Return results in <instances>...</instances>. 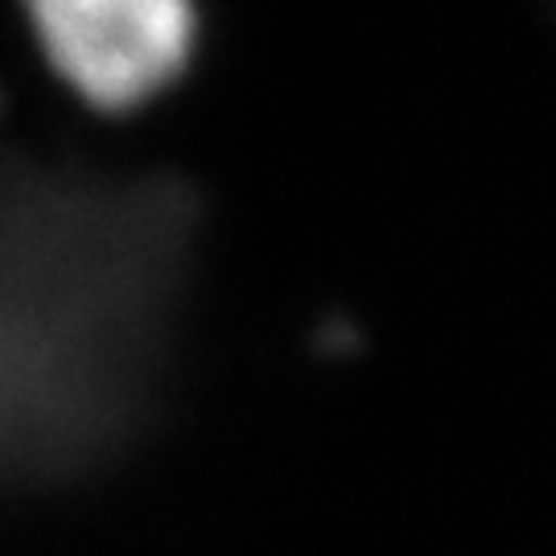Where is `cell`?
Returning <instances> with one entry per match:
<instances>
[{
  "mask_svg": "<svg viewBox=\"0 0 556 556\" xmlns=\"http://www.w3.org/2000/svg\"><path fill=\"white\" fill-rule=\"evenodd\" d=\"M199 231L178 174L0 161V498L75 486L144 433Z\"/></svg>",
  "mask_w": 556,
  "mask_h": 556,
  "instance_id": "1",
  "label": "cell"
},
{
  "mask_svg": "<svg viewBox=\"0 0 556 556\" xmlns=\"http://www.w3.org/2000/svg\"><path fill=\"white\" fill-rule=\"evenodd\" d=\"M21 13L50 75L96 116L144 112L199 59V0H21Z\"/></svg>",
  "mask_w": 556,
  "mask_h": 556,
  "instance_id": "2",
  "label": "cell"
}]
</instances>
